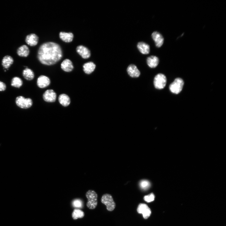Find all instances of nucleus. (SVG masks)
<instances>
[{
  "label": "nucleus",
  "mask_w": 226,
  "mask_h": 226,
  "mask_svg": "<svg viewBox=\"0 0 226 226\" xmlns=\"http://www.w3.org/2000/svg\"><path fill=\"white\" fill-rule=\"evenodd\" d=\"M56 95L55 92L52 89L46 90L43 94V99L46 102H53L55 101Z\"/></svg>",
  "instance_id": "nucleus-8"
},
{
  "label": "nucleus",
  "mask_w": 226,
  "mask_h": 226,
  "mask_svg": "<svg viewBox=\"0 0 226 226\" xmlns=\"http://www.w3.org/2000/svg\"><path fill=\"white\" fill-rule=\"evenodd\" d=\"M23 83V81L20 78L15 77L12 79L11 85L16 88H19L22 86Z\"/></svg>",
  "instance_id": "nucleus-23"
},
{
  "label": "nucleus",
  "mask_w": 226,
  "mask_h": 226,
  "mask_svg": "<svg viewBox=\"0 0 226 226\" xmlns=\"http://www.w3.org/2000/svg\"><path fill=\"white\" fill-rule=\"evenodd\" d=\"M101 202L106 206L107 209L109 211H113L116 207V203L112 196L110 194H104L101 197Z\"/></svg>",
  "instance_id": "nucleus-3"
},
{
  "label": "nucleus",
  "mask_w": 226,
  "mask_h": 226,
  "mask_svg": "<svg viewBox=\"0 0 226 226\" xmlns=\"http://www.w3.org/2000/svg\"><path fill=\"white\" fill-rule=\"evenodd\" d=\"M77 52L84 59H87L90 57V52L89 50L82 45L78 46L76 48Z\"/></svg>",
  "instance_id": "nucleus-10"
},
{
  "label": "nucleus",
  "mask_w": 226,
  "mask_h": 226,
  "mask_svg": "<svg viewBox=\"0 0 226 226\" xmlns=\"http://www.w3.org/2000/svg\"><path fill=\"white\" fill-rule=\"evenodd\" d=\"M72 204L74 207L81 208L83 207V203L80 199H75L73 202Z\"/></svg>",
  "instance_id": "nucleus-27"
},
{
  "label": "nucleus",
  "mask_w": 226,
  "mask_h": 226,
  "mask_svg": "<svg viewBox=\"0 0 226 226\" xmlns=\"http://www.w3.org/2000/svg\"><path fill=\"white\" fill-rule=\"evenodd\" d=\"M6 88L5 84L3 82L0 81V91L5 90Z\"/></svg>",
  "instance_id": "nucleus-28"
},
{
  "label": "nucleus",
  "mask_w": 226,
  "mask_h": 226,
  "mask_svg": "<svg viewBox=\"0 0 226 226\" xmlns=\"http://www.w3.org/2000/svg\"><path fill=\"white\" fill-rule=\"evenodd\" d=\"M59 37L63 41L66 42H70L72 41L73 35L72 33L61 32L59 33Z\"/></svg>",
  "instance_id": "nucleus-17"
},
{
  "label": "nucleus",
  "mask_w": 226,
  "mask_h": 226,
  "mask_svg": "<svg viewBox=\"0 0 226 226\" xmlns=\"http://www.w3.org/2000/svg\"><path fill=\"white\" fill-rule=\"evenodd\" d=\"M16 105L22 109H28L33 104L32 100L30 98H25L23 96L17 97L15 100Z\"/></svg>",
  "instance_id": "nucleus-5"
},
{
  "label": "nucleus",
  "mask_w": 226,
  "mask_h": 226,
  "mask_svg": "<svg viewBox=\"0 0 226 226\" xmlns=\"http://www.w3.org/2000/svg\"><path fill=\"white\" fill-rule=\"evenodd\" d=\"M60 46L53 42L44 43L40 46L38 52V58L42 64L50 65L55 64L62 57Z\"/></svg>",
  "instance_id": "nucleus-1"
},
{
  "label": "nucleus",
  "mask_w": 226,
  "mask_h": 226,
  "mask_svg": "<svg viewBox=\"0 0 226 226\" xmlns=\"http://www.w3.org/2000/svg\"><path fill=\"white\" fill-rule=\"evenodd\" d=\"M23 75L24 78L28 80H32L34 77L33 72L28 67L25 68L23 71Z\"/></svg>",
  "instance_id": "nucleus-22"
},
{
  "label": "nucleus",
  "mask_w": 226,
  "mask_h": 226,
  "mask_svg": "<svg viewBox=\"0 0 226 226\" xmlns=\"http://www.w3.org/2000/svg\"><path fill=\"white\" fill-rule=\"evenodd\" d=\"M13 58L8 55L4 56L2 61V65L3 67L8 69L13 63Z\"/></svg>",
  "instance_id": "nucleus-21"
},
{
  "label": "nucleus",
  "mask_w": 226,
  "mask_h": 226,
  "mask_svg": "<svg viewBox=\"0 0 226 226\" xmlns=\"http://www.w3.org/2000/svg\"><path fill=\"white\" fill-rule=\"evenodd\" d=\"M86 196L88 199L86 203L87 207L91 209L95 208L98 203L97 193L93 190H89L86 192Z\"/></svg>",
  "instance_id": "nucleus-2"
},
{
  "label": "nucleus",
  "mask_w": 226,
  "mask_h": 226,
  "mask_svg": "<svg viewBox=\"0 0 226 226\" xmlns=\"http://www.w3.org/2000/svg\"><path fill=\"white\" fill-rule=\"evenodd\" d=\"M184 84V81L181 78H176L170 85V90L174 94H178L182 90Z\"/></svg>",
  "instance_id": "nucleus-4"
},
{
  "label": "nucleus",
  "mask_w": 226,
  "mask_h": 226,
  "mask_svg": "<svg viewBox=\"0 0 226 226\" xmlns=\"http://www.w3.org/2000/svg\"><path fill=\"white\" fill-rule=\"evenodd\" d=\"M84 215L83 212L78 209H74L72 213V218L74 220H76L78 218H82Z\"/></svg>",
  "instance_id": "nucleus-24"
},
{
  "label": "nucleus",
  "mask_w": 226,
  "mask_h": 226,
  "mask_svg": "<svg viewBox=\"0 0 226 226\" xmlns=\"http://www.w3.org/2000/svg\"><path fill=\"white\" fill-rule=\"evenodd\" d=\"M167 82L165 76L162 73H159L155 76L154 79L153 83L155 87L161 89L165 87Z\"/></svg>",
  "instance_id": "nucleus-6"
},
{
  "label": "nucleus",
  "mask_w": 226,
  "mask_h": 226,
  "mask_svg": "<svg viewBox=\"0 0 226 226\" xmlns=\"http://www.w3.org/2000/svg\"><path fill=\"white\" fill-rule=\"evenodd\" d=\"M147 64L151 68H155L158 65L159 59L155 56H152L148 57L147 59Z\"/></svg>",
  "instance_id": "nucleus-16"
},
{
  "label": "nucleus",
  "mask_w": 226,
  "mask_h": 226,
  "mask_svg": "<svg viewBox=\"0 0 226 226\" xmlns=\"http://www.w3.org/2000/svg\"><path fill=\"white\" fill-rule=\"evenodd\" d=\"M137 47L141 53L144 54L149 53L150 47L148 45L143 42H140L137 45Z\"/></svg>",
  "instance_id": "nucleus-15"
},
{
  "label": "nucleus",
  "mask_w": 226,
  "mask_h": 226,
  "mask_svg": "<svg viewBox=\"0 0 226 226\" xmlns=\"http://www.w3.org/2000/svg\"><path fill=\"white\" fill-rule=\"evenodd\" d=\"M60 103L64 106H67L70 104V100L69 97L66 94H60L58 98Z\"/></svg>",
  "instance_id": "nucleus-19"
},
{
  "label": "nucleus",
  "mask_w": 226,
  "mask_h": 226,
  "mask_svg": "<svg viewBox=\"0 0 226 226\" xmlns=\"http://www.w3.org/2000/svg\"><path fill=\"white\" fill-rule=\"evenodd\" d=\"M128 74L132 77L137 78L139 77L140 73L137 67L134 65H129L127 69Z\"/></svg>",
  "instance_id": "nucleus-12"
},
{
  "label": "nucleus",
  "mask_w": 226,
  "mask_h": 226,
  "mask_svg": "<svg viewBox=\"0 0 226 226\" xmlns=\"http://www.w3.org/2000/svg\"><path fill=\"white\" fill-rule=\"evenodd\" d=\"M38 37L34 34L27 35L25 38V42L27 44L31 46H36L38 43Z\"/></svg>",
  "instance_id": "nucleus-13"
},
{
  "label": "nucleus",
  "mask_w": 226,
  "mask_h": 226,
  "mask_svg": "<svg viewBox=\"0 0 226 226\" xmlns=\"http://www.w3.org/2000/svg\"><path fill=\"white\" fill-rule=\"evenodd\" d=\"M95 67V65L93 62H89L83 65V70L86 73L90 74L94 71Z\"/></svg>",
  "instance_id": "nucleus-18"
},
{
  "label": "nucleus",
  "mask_w": 226,
  "mask_h": 226,
  "mask_svg": "<svg viewBox=\"0 0 226 226\" xmlns=\"http://www.w3.org/2000/svg\"><path fill=\"white\" fill-rule=\"evenodd\" d=\"M29 49L25 45H23L19 47L17 51L18 55L22 57H27L29 55Z\"/></svg>",
  "instance_id": "nucleus-20"
},
{
  "label": "nucleus",
  "mask_w": 226,
  "mask_h": 226,
  "mask_svg": "<svg viewBox=\"0 0 226 226\" xmlns=\"http://www.w3.org/2000/svg\"><path fill=\"white\" fill-rule=\"evenodd\" d=\"M150 185L149 181L146 180H143L140 183V186L141 188L143 189H148Z\"/></svg>",
  "instance_id": "nucleus-25"
},
{
  "label": "nucleus",
  "mask_w": 226,
  "mask_h": 226,
  "mask_svg": "<svg viewBox=\"0 0 226 226\" xmlns=\"http://www.w3.org/2000/svg\"><path fill=\"white\" fill-rule=\"evenodd\" d=\"M50 80L47 76L41 75L38 78L37 84L38 86L41 88H43L48 86L50 84Z\"/></svg>",
  "instance_id": "nucleus-9"
},
{
  "label": "nucleus",
  "mask_w": 226,
  "mask_h": 226,
  "mask_svg": "<svg viewBox=\"0 0 226 226\" xmlns=\"http://www.w3.org/2000/svg\"><path fill=\"white\" fill-rule=\"evenodd\" d=\"M137 212L143 215L144 219L148 218L151 213V211L150 208L146 204L140 203L137 209Z\"/></svg>",
  "instance_id": "nucleus-7"
},
{
  "label": "nucleus",
  "mask_w": 226,
  "mask_h": 226,
  "mask_svg": "<svg viewBox=\"0 0 226 226\" xmlns=\"http://www.w3.org/2000/svg\"><path fill=\"white\" fill-rule=\"evenodd\" d=\"M61 67L65 72H70L73 70V67L71 60L68 59H66L62 62Z\"/></svg>",
  "instance_id": "nucleus-14"
},
{
  "label": "nucleus",
  "mask_w": 226,
  "mask_h": 226,
  "mask_svg": "<svg viewBox=\"0 0 226 226\" xmlns=\"http://www.w3.org/2000/svg\"><path fill=\"white\" fill-rule=\"evenodd\" d=\"M152 37L157 47H160L163 45L164 39L159 33L157 31L153 32L152 34Z\"/></svg>",
  "instance_id": "nucleus-11"
},
{
  "label": "nucleus",
  "mask_w": 226,
  "mask_h": 226,
  "mask_svg": "<svg viewBox=\"0 0 226 226\" xmlns=\"http://www.w3.org/2000/svg\"><path fill=\"white\" fill-rule=\"evenodd\" d=\"M155 198V196L153 193H152L149 194L145 196L143 199L144 200L147 202H150L154 201Z\"/></svg>",
  "instance_id": "nucleus-26"
}]
</instances>
